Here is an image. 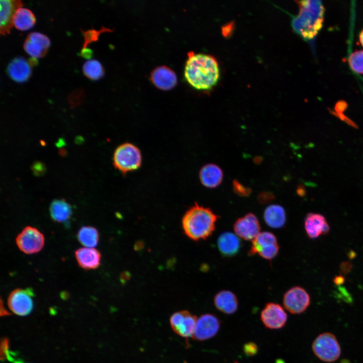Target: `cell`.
<instances>
[{
    "label": "cell",
    "instance_id": "obj_1",
    "mask_svg": "<svg viewBox=\"0 0 363 363\" xmlns=\"http://www.w3.org/2000/svg\"><path fill=\"white\" fill-rule=\"evenodd\" d=\"M184 77L195 89L206 90L212 88L220 77V69L216 58L202 53L189 52L184 68Z\"/></svg>",
    "mask_w": 363,
    "mask_h": 363
},
{
    "label": "cell",
    "instance_id": "obj_2",
    "mask_svg": "<svg viewBox=\"0 0 363 363\" xmlns=\"http://www.w3.org/2000/svg\"><path fill=\"white\" fill-rule=\"evenodd\" d=\"M218 216L210 208L195 203L182 218V227L188 237L194 240L205 239L215 229Z\"/></svg>",
    "mask_w": 363,
    "mask_h": 363
},
{
    "label": "cell",
    "instance_id": "obj_3",
    "mask_svg": "<svg viewBox=\"0 0 363 363\" xmlns=\"http://www.w3.org/2000/svg\"><path fill=\"white\" fill-rule=\"evenodd\" d=\"M299 14L295 22L297 31L304 38L314 37L323 26L325 8L320 1L299 2Z\"/></svg>",
    "mask_w": 363,
    "mask_h": 363
},
{
    "label": "cell",
    "instance_id": "obj_4",
    "mask_svg": "<svg viewBox=\"0 0 363 363\" xmlns=\"http://www.w3.org/2000/svg\"><path fill=\"white\" fill-rule=\"evenodd\" d=\"M141 163V151L138 147L132 143H123L114 152L113 165L123 174L138 169Z\"/></svg>",
    "mask_w": 363,
    "mask_h": 363
},
{
    "label": "cell",
    "instance_id": "obj_5",
    "mask_svg": "<svg viewBox=\"0 0 363 363\" xmlns=\"http://www.w3.org/2000/svg\"><path fill=\"white\" fill-rule=\"evenodd\" d=\"M312 348L315 355L326 362H334L341 355V348L336 336L329 332L319 334L314 340Z\"/></svg>",
    "mask_w": 363,
    "mask_h": 363
},
{
    "label": "cell",
    "instance_id": "obj_6",
    "mask_svg": "<svg viewBox=\"0 0 363 363\" xmlns=\"http://www.w3.org/2000/svg\"><path fill=\"white\" fill-rule=\"evenodd\" d=\"M279 250V247L275 235L272 232L263 231L252 240L249 254H258L264 259L271 260L277 256Z\"/></svg>",
    "mask_w": 363,
    "mask_h": 363
},
{
    "label": "cell",
    "instance_id": "obj_7",
    "mask_svg": "<svg viewBox=\"0 0 363 363\" xmlns=\"http://www.w3.org/2000/svg\"><path fill=\"white\" fill-rule=\"evenodd\" d=\"M16 242L21 251L26 254H33L42 250L44 237L36 228L27 226L17 235Z\"/></svg>",
    "mask_w": 363,
    "mask_h": 363
},
{
    "label": "cell",
    "instance_id": "obj_8",
    "mask_svg": "<svg viewBox=\"0 0 363 363\" xmlns=\"http://www.w3.org/2000/svg\"><path fill=\"white\" fill-rule=\"evenodd\" d=\"M310 302L309 293L300 286L291 287L286 291L283 297L285 309L293 315L304 313L309 307Z\"/></svg>",
    "mask_w": 363,
    "mask_h": 363
},
{
    "label": "cell",
    "instance_id": "obj_9",
    "mask_svg": "<svg viewBox=\"0 0 363 363\" xmlns=\"http://www.w3.org/2000/svg\"><path fill=\"white\" fill-rule=\"evenodd\" d=\"M34 294L31 289L17 288L10 294L8 305L10 310L19 316L28 315L32 310Z\"/></svg>",
    "mask_w": 363,
    "mask_h": 363
},
{
    "label": "cell",
    "instance_id": "obj_10",
    "mask_svg": "<svg viewBox=\"0 0 363 363\" xmlns=\"http://www.w3.org/2000/svg\"><path fill=\"white\" fill-rule=\"evenodd\" d=\"M197 318L188 311L173 313L170 318V324L173 331L182 337H192L194 333Z\"/></svg>",
    "mask_w": 363,
    "mask_h": 363
},
{
    "label": "cell",
    "instance_id": "obj_11",
    "mask_svg": "<svg viewBox=\"0 0 363 363\" xmlns=\"http://www.w3.org/2000/svg\"><path fill=\"white\" fill-rule=\"evenodd\" d=\"M287 315L279 304L267 303L261 312L260 319L265 327L270 329L283 328L287 321Z\"/></svg>",
    "mask_w": 363,
    "mask_h": 363
},
{
    "label": "cell",
    "instance_id": "obj_12",
    "mask_svg": "<svg viewBox=\"0 0 363 363\" xmlns=\"http://www.w3.org/2000/svg\"><path fill=\"white\" fill-rule=\"evenodd\" d=\"M221 322L214 315L205 314L197 319L192 338L198 341H204L212 338L218 333Z\"/></svg>",
    "mask_w": 363,
    "mask_h": 363
},
{
    "label": "cell",
    "instance_id": "obj_13",
    "mask_svg": "<svg viewBox=\"0 0 363 363\" xmlns=\"http://www.w3.org/2000/svg\"><path fill=\"white\" fill-rule=\"evenodd\" d=\"M235 234L246 240H253L261 232V226L256 216L252 213L238 218L233 225Z\"/></svg>",
    "mask_w": 363,
    "mask_h": 363
},
{
    "label": "cell",
    "instance_id": "obj_14",
    "mask_svg": "<svg viewBox=\"0 0 363 363\" xmlns=\"http://www.w3.org/2000/svg\"><path fill=\"white\" fill-rule=\"evenodd\" d=\"M50 44L49 39L47 36L38 32H33L28 35L23 47L27 53L36 59L45 55Z\"/></svg>",
    "mask_w": 363,
    "mask_h": 363
},
{
    "label": "cell",
    "instance_id": "obj_15",
    "mask_svg": "<svg viewBox=\"0 0 363 363\" xmlns=\"http://www.w3.org/2000/svg\"><path fill=\"white\" fill-rule=\"evenodd\" d=\"M305 228L310 238H316L330 230L329 225L325 217L319 213H309L305 220Z\"/></svg>",
    "mask_w": 363,
    "mask_h": 363
},
{
    "label": "cell",
    "instance_id": "obj_16",
    "mask_svg": "<svg viewBox=\"0 0 363 363\" xmlns=\"http://www.w3.org/2000/svg\"><path fill=\"white\" fill-rule=\"evenodd\" d=\"M0 4V32L2 34L6 35L10 32L15 11L23 4L19 0H1Z\"/></svg>",
    "mask_w": 363,
    "mask_h": 363
},
{
    "label": "cell",
    "instance_id": "obj_17",
    "mask_svg": "<svg viewBox=\"0 0 363 363\" xmlns=\"http://www.w3.org/2000/svg\"><path fill=\"white\" fill-rule=\"evenodd\" d=\"M78 265L85 270L97 269L100 265L101 255L94 248H81L75 252Z\"/></svg>",
    "mask_w": 363,
    "mask_h": 363
},
{
    "label": "cell",
    "instance_id": "obj_18",
    "mask_svg": "<svg viewBox=\"0 0 363 363\" xmlns=\"http://www.w3.org/2000/svg\"><path fill=\"white\" fill-rule=\"evenodd\" d=\"M151 80L156 87L164 90L172 89L177 83L175 73L166 66L155 68L151 74Z\"/></svg>",
    "mask_w": 363,
    "mask_h": 363
},
{
    "label": "cell",
    "instance_id": "obj_19",
    "mask_svg": "<svg viewBox=\"0 0 363 363\" xmlns=\"http://www.w3.org/2000/svg\"><path fill=\"white\" fill-rule=\"evenodd\" d=\"M31 64L24 57L19 56L13 59L7 67V73L14 81L22 83L30 77L32 70Z\"/></svg>",
    "mask_w": 363,
    "mask_h": 363
},
{
    "label": "cell",
    "instance_id": "obj_20",
    "mask_svg": "<svg viewBox=\"0 0 363 363\" xmlns=\"http://www.w3.org/2000/svg\"><path fill=\"white\" fill-rule=\"evenodd\" d=\"M214 304L216 309L223 314H234L238 309V300L236 295L231 291L222 290L217 292L214 297Z\"/></svg>",
    "mask_w": 363,
    "mask_h": 363
},
{
    "label": "cell",
    "instance_id": "obj_21",
    "mask_svg": "<svg viewBox=\"0 0 363 363\" xmlns=\"http://www.w3.org/2000/svg\"><path fill=\"white\" fill-rule=\"evenodd\" d=\"M217 246L222 255L230 257L238 253L241 244L238 237L236 234L226 231L222 233L219 236Z\"/></svg>",
    "mask_w": 363,
    "mask_h": 363
},
{
    "label": "cell",
    "instance_id": "obj_22",
    "mask_svg": "<svg viewBox=\"0 0 363 363\" xmlns=\"http://www.w3.org/2000/svg\"><path fill=\"white\" fill-rule=\"evenodd\" d=\"M223 174L221 169L217 165L209 163L203 166L199 172L202 184L208 188H214L222 182Z\"/></svg>",
    "mask_w": 363,
    "mask_h": 363
},
{
    "label": "cell",
    "instance_id": "obj_23",
    "mask_svg": "<svg viewBox=\"0 0 363 363\" xmlns=\"http://www.w3.org/2000/svg\"><path fill=\"white\" fill-rule=\"evenodd\" d=\"M263 216L266 223L273 228L282 227L286 222L285 210L279 205L273 204L268 206L264 212Z\"/></svg>",
    "mask_w": 363,
    "mask_h": 363
},
{
    "label": "cell",
    "instance_id": "obj_24",
    "mask_svg": "<svg viewBox=\"0 0 363 363\" xmlns=\"http://www.w3.org/2000/svg\"><path fill=\"white\" fill-rule=\"evenodd\" d=\"M51 217L56 222L63 223L68 221L72 214L71 205L64 199H55L49 206Z\"/></svg>",
    "mask_w": 363,
    "mask_h": 363
},
{
    "label": "cell",
    "instance_id": "obj_25",
    "mask_svg": "<svg viewBox=\"0 0 363 363\" xmlns=\"http://www.w3.org/2000/svg\"><path fill=\"white\" fill-rule=\"evenodd\" d=\"M35 16L32 11L22 7L15 11L12 19L13 25L21 31L31 28L35 24Z\"/></svg>",
    "mask_w": 363,
    "mask_h": 363
},
{
    "label": "cell",
    "instance_id": "obj_26",
    "mask_svg": "<svg viewBox=\"0 0 363 363\" xmlns=\"http://www.w3.org/2000/svg\"><path fill=\"white\" fill-rule=\"evenodd\" d=\"M79 241L87 248L96 247L99 241V234L96 228L90 226H82L77 235Z\"/></svg>",
    "mask_w": 363,
    "mask_h": 363
},
{
    "label": "cell",
    "instance_id": "obj_27",
    "mask_svg": "<svg viewBox=\"0 0 363 363\" xmlns=\"http://www.w3.org/2000/svg\"><path fill=\"white\" fill-rule=\"evenodd\" d=\"M85 76L92 80H97L104 75V70L101 63L93 59L86 61L82 67Z\"/></svg>",
    "mask_w": 363,
    "mask_h": 363
},
{
    "label": "cell",
    "instance_id": "obj_28",
    "mask_svg": "<svg viewBox=\"0 0 363 363\" xmlns=\"http://www.w3.org/2000/svg\"><path fill=\"white\" fill-rule=\"evenodd\" d=\"M348 63L353 71L363 74V50H355L351 53L348 58Z\"/></svg>",
    "mask_w": 363,
    "mask_h": 363
},
{
    "label": "cell",
    "instance_id": "obj_29",
    "mask_svg": "<svg viewBox=\"0 0 363 363\" xmlns=\"http://www.w3.org/2000/svg\"><path fill=\"white\" fill-rule=\"evenodd\" d=\"M233 190L234 192L241 197H248L251 193L250 188L243 186L238 181L234 179L232 183Z\"/></svg>",
    "mask_w": 363,
    "mask_h": 363
},
{
    "label": "cell",
    "instance_id": "obj_30",
    "mask_svg": "<svg viewBox=\"0 0 363 363\" xmlns=\"http://www.w3.org/2000/svg\"><path fill=\"white\" fill-rule=\"evenodd\" d=\"M243 350L245 354L249 356L256 355L258 351L257 344L253 342H249L245 344Z\"/></svg>",
    "mask_w": 363,
    "mask_h": 363
},
{
    "label": "cell",
    "instance_id": "obj_31",
    "mask_svg": "<svg viewBox=\"0 0 363 363\" xmlns=\"http://www.w3.org/2000/svg\"><path fill=\"white\" fill-rule=\"evenodd\" d=\"M275 199L274 195L267 192L260 193L258 196V201L261 204H266L273 201Z\"/></svg>",
    "mask_w": 363,
    "mask_h": 363
},
{
    "label": "cell",
    "instance_id": "obj_32",
    "mask_svg": "<svg viewBox=\"0 0 363 363\" xmlns=\"http://www.w3.org/2000/svg\"><path fill=\"white\" fill-rule=\"evenodd\" d=\"M33 170L35 171V173L37 174H40L44 170V167L43 165H41V164L40 163H36L35 165H33Z\"/></svg>",
    "mask_w": 363,
    "mask_h": 363
},
{
    "label": "cell",
    "instance_id": "obj_33",
    "mask_svg": "<svg viewBox=\"0 0 363 363\" xmlns=\"http://www.w3.org/2000/svg\"><path fill=\"white\" fill-rule=\"evenodd\" d=\"M11 361H13L14 363H25L23 362L22 360L20 359H17L16 357V355L13 356Z\"/></svg>",
    "mask_w": 363,
    "mask_h": 363
},
{
    "label": "cell",
    "instance_id": "obj_34",
    "mask_svg": "<svg viewBox=\"0 0 363 363\" xmlns=\"http://www.w3.org/2000/svg\"><path fill=\"white\" fill-rule=\"evenodd\" d=\"M359 40L361 46L363 47V29L361 31L359 35Z\"/></svg>",
    "mask_w": 363,
    "mask_h": 363
},
{
    "label": "cell",
    "instance_id": "obj_35",
    "mask_svg": "<svg viewBox=\"0 0 363 363\" xmlns=\"http://www.w3.org/2000/svg\"><path fill=\"white\" fill-rule=\"evenodd\" d=\"M262 159L260 157H256L254 158V162L257 164H259L261 162Z\"/></svg>",
    "mask_w": 363,
    "mask_h": 363
},
{
    "label": "cell",
    "instance_id": "obj_36",
    "mask_svg": "<svg viewBox=\"0 0 363 363\" xmlns=\"http://www.w3.org/2000/svg\"><path fill=\"white\" fill-rule=\"evenodd\" d=\"M234 363H238L237 361H234Z\"/></svg>",
    "mask_w": 363,
    "mask_h": 363
}]
</instances>
